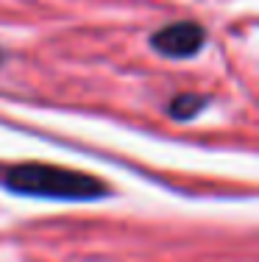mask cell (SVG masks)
Returning <instances> with one entry per match:
<instances>
[{"mask_svg":"<svg viewBox=\"0 0 259 262\" xmlns=\"http://www.w3.org/2000/svg\"><path fill=\"white\" fill-rule=\"evenodd\" d=\"M0 184L20 195L36 198H61V201H92L106 192V184L98 182L89 173H78L70 167L26 162V165H9L0 170Z\"/></svg>","mask_w":259,"mask_h":262,"instance_id":"obj_1","label":"cell"},{"mask_svg":"<svg viewBox=\"0 0 259 262\" xmlns=\"http://www.w3.org/2000/svg\"><path fill=\"white\" fill-rule=\"evenodd\" d=\"M206 42V31L198 23H173V26L159 28L151 36V45L156 53L170 56V59H187L195 56Z\"/></svg>","mask_w":259,"mask_h":262,"instance_id":"obj_2","label":"cell"},{"mask_svg":"<svg viewBox=\"0 0 259 262\" xmlns=\"http://www.w3.org/2000/svg\"><path fill=\"white\" fill-rule=\"evenodd\" d=\"M203 103H206V98H201V95H178L170 103V115L178 117V120H190V117H195L201 112Z\"/></svg>","mask_w":259,"mask_h":262,"instance_id":"obj_3","label":"cell"}]
</instances>
